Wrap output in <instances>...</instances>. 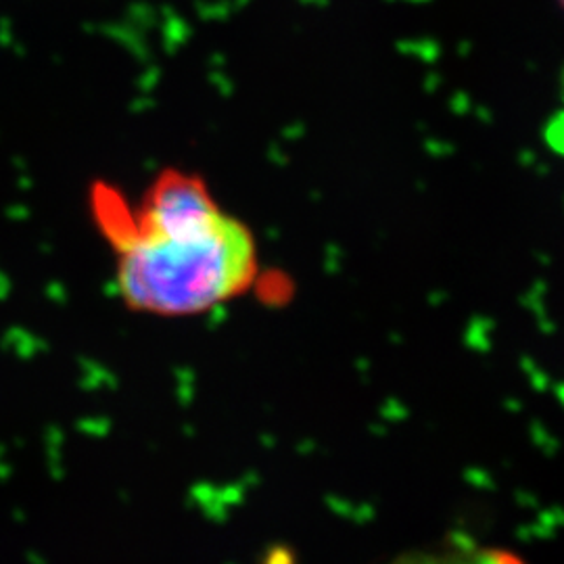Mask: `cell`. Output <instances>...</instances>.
Masks as SVG:
<instances>
[{"label": "cell", "instance_id": "1", "mask_svg": "<svg viewBox=\"0 0 564 564\" xmlns=\"http://www.w3.org/2000/svg\"><path fill=\"white\" fill-rule=\"evenodd\" d=\"M95 212L111 245L118 297L130 312L197 318L256 282L260 260L251 230L191 172L165 170L132 205L97 195Z\"/></svg>", "mask_w": 564, "mask_h": 564}, {"label": "cell", "instance_id": "2", "mask_svg": "<svg viewBox=\"0 0 564 564\" xmlns=\"http://www.w3.org/2000/svg\"><path fill=\"white\" fill-rule=\"evenodd\" d=\"M558 4H561V9L564 11V0H558Z\"/></svg>", "mask_w": 564, "mask_h": 564}]
</instances>
